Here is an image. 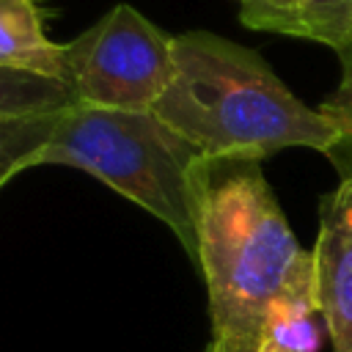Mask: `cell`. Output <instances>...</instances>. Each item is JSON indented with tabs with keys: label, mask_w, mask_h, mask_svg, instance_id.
<instances>
[{
	"label": "cell",
	"mask_w": 352,
	"mask_h": 352,
	"mask_svg": "<svg viewBox=\"0 0 352 352\" xmlns=\"http://www.w3.org/2000/svg\"><path fill=\"white\" fill-rule=\"evenodd\" d=\"M239 22L253 30L316 41L336 52L352 44V0H242Z\"/></svg>",
	"instance_id": "6"
},
{
	"label": "cell",
	"mask_w": 352,
	"mask_h": 352,
	"mask_svg": "<svg viewBox=\"0 0 352 352\" xmlns=\"http://www.w3.org/2000/svg\"><path fill=\"white\" fill-rule=\"evenodd\" d=\"M236 3H242V0H236Z\"/></svg>",
	"instance_id": "13"
},
{
	"label": "cell",
	"mask_w": 352,
	"mask_h": 352,
	"mask_svg": "<svg viewBox=\"0 0 352 352\" xmlns=\"http://www.w3.org/2000/svg\"><path fill=\"white\" fill-rule=\"evenodd\" d=\"M0 69L66 82V44L50 38L41 0H0Z\"/></svg>",
	"instance_id": "7"
},
{
	"label": "cell",
	"mask_w": 352,
	"mask_h": 352,
	"mask_svg": "<svg viewBox=\"0 0 352 352\" xmlns=\"http://www.w3.org/2000/svg\"><path fill=\"white\" fill-rule=\"evenodd\" d=\"M72 104L77 102L66 82L28 72L0 69V124L16 118L52 116Z\"/></svg>",
	"instance_id": "8"
},
{
	"label": "cell",
	"mask_w": 352,
	"mask_h": 352,
	"mask_svg": "<svg viewBox=\"0 0 352 352\" xmlns=\"http://www.w3.org/2000/svg\"><path fill=\"white\" fill-rule=\"evenodd\" d=\"M314 297L333 352H352V176L319 201Z\"/></svg>",
	"instance_id": "5"
},
{
	"label": "cell",
	"mask_w": 352,
	"mask_h": 352,
	"mask_svg": "<svg viewBox=\"0 0 352 352\" xmlns=\"http://www.w3.org/2000/svg\"><path fill=\"white\" fill-rule=\"evenodd\" d=\"M176 77L154 113L206 160H267L283 148L327 154L336 124L308 107L250 47L209 30L173 36Z\"/></svg>",
	"instance_id": "2"
},
{
	"label": "cell",
	"mask_w": 352,
	"mask_h": 352,
	"mask_svg": "<svg viewBox=\"0 0 352 352\" xmlns=\"http://www.w3.org/2000/svg\"><path fill=\"white\" fill-rule=\"evenodd\" d=\"M319 322H322V314H319L314 294L286 297L272 305V311L267 316L264 338H272L275 344L286 346L289 352H316L319 338H322Z\"/></svg>",
	"instance_id": "10"
},
{
	"label": "cell",
	"mask_w": 352,
	"mask_h": 352,
	"mask_svg": "<svg viewBox=\"0 0 352 352\" xmlns=\"http://www.w3.org/2000/svg\"><path fill=\"white\" fill-rule=\"evenodd\" d=\"M192 182L195 267L212 319L206 352H256L272 305L314 294V256L292 234L258 160L204 157Z\"/></svg>",
	"instance_id": "1"
},
{
	"label": "cell",
	"mask_w": 352,
	"mask_h": 352,
	"mask_svg": "<svg viewBox=\"0 0 352 352\" xmlns=\"http://www.w3.org/2000/svg\"><path fill=\"white\" fill-rule=\"evenodd\" d=\"M341 60V77L338 85L327 94V99L319 104V110L336 124L338 140L324 154L330 165L336 168L338 179L352 176V44L338 52Z\"/></svg>",
	"instance_id": "11"
},
{
	"label": "cell",
	"mask_w": 352,
	"mask_h": 352,
	"mask_svg": "<svg viewBox=\"0 0 352 352\" xmlns=\"http://www.w3.org/2000/svg\"><path fill=\"white\" fill-rule=\"evenodd\" d=\"M173 77V36L126 3L66 44V85L85 107L148 113Z\"/></svg>",
	"instance_id": "4"
},
{
	"label": "cell",
	"mask_w": 352,
	"mask_h": 352,
	"mask_svg": "<svg viewBox=\"0 0 352 352\" xmlns=\"http://www.w3.org/2000/svg\"><path fill=\"white\" fill-rule=\"evenodd\" d=\"M204 154L168 126L154 110L66 107L36 165H66L104 182L157 220H162L184 253L198 258L195 236V165Z\"/></svg>",
	"instance_id": "3"
},
{
	"label": "cell",
	"mask_w": 352,
	"mask_h": 352,
	"mask_svg": "<svg viewBox=\"0 0 352 352\" xmlns=\"http://www.w3.org/2000/svg\"><path fill=\"white\" fill-rule=\"evenodd\" d=\"M60 113L0 124V190L22 170L36 168V160L41 148L50 143V135Z\"/></svg>",
	"instance_id": "9"
},
{
	"label": "cell",
	"mask_w": 352,
	"mask_h": 352,
	"mask_svg": "<svg viewBox=\"0 0 352 352\" xmlns=\"http://www.w3.org/2000/svg\"><path fill=\"white\" fill-rule=\"evenodd\" d=\"M256 352H289V349H286V346H280V344H275L272 338H264V341H261V346H258Z\"/></svg>",
	"instance_id": "12"
}]
</instances>
